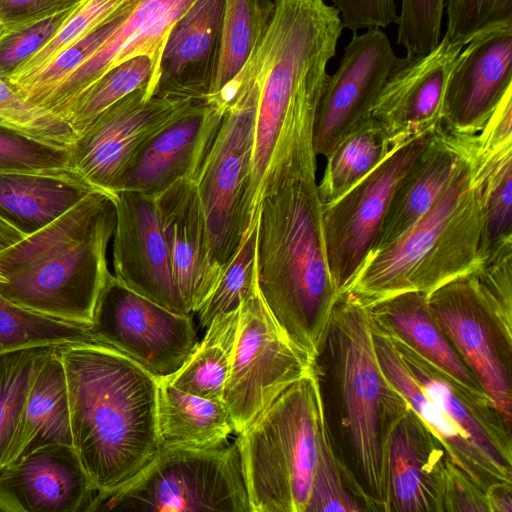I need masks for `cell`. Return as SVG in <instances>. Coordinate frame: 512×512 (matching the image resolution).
Wrapping results in <instances>:
<instances>
[{
  "label": "cell",
  "mask_w": 512,
  "mask_h": 512,
  "mask_svg": "<svg viewBox=\"0 0 512 512\" xmlns=\"http://www.w3.org/2000/svg\"><path fill=\"white\" fill-rule=\"evenodd\" d=\"M399 58L381 29L354 33L337 70L329 75L317 110L313 141L327 158L343 138L370 117Z\"/></svg>",
  "instance_id": "cell-14"
},
{
  "label": "cell",
  "mask_w": 512,
  "mask_h": 512,
  "mask_svg": "<svg viewBox=\"0 0 512 512\" xmlns=\"http://www.w3.org/2000/svg\"><path fill=\"white\" fill-rule=\"evenodd\" d=\"M157 425L160 448H217L234 432L223 400L181 391L164 378L158 381Z\"/></svg>",
  "instance_id": "cell-30"
},
{
  "label": "cell",
  "mask_w": 512,
  "mask_h": 512,
  "mask_svg": "<svg viewBox=\"0 0 512 512\" xmlns=\"http://www.w3.org/2000/svg\"><path fill=\"white\" fill-rule=\"evenodd\" d=\"M127 1L86 0L67 17L49 43L17 69L7 80L22 77L39 69L60 51L102 24Z\"/></svg>",
  "instance_id": "cell-44"
},
{
  "label": "cell",
  "mask_w": 512,
  "mask_h": 512,
  "mask_svg": "<svg viewBox=\"0 0 512 512\" xmlns=\"http://www.w3.org/2000/svg\"><path fill=\"white\" fill-rule=\"evenodd\" d=\"M6 31L5 27L3 26V24L1 23L0 21V36Z\"/></svg>",
  "instance_id": "cell-54"
},
{
  "label": "cell",
  "mask_w": 512,
  "mask_h": 512,
  "mask_svg": "<svg viewBox=\"0 0 512 512\" xmlns=\"http://www.w3.org/2000/svg\"><path fill=\"white\" fill-rule=\"evenodd\" d=\"M256 237L255 216L239 249L224 267L216 285L196 311L201 327L207 328L216 316L240 308L258 287Z\"/></svg>",
  "instance_id": "cell-40"
},
{
  "label": "cell",
  "mask_w": 512,
  "mask_h": 512,
  "mask_svg": "<svg viewBox=\"0 0 512 512\" xmlns=\"http://www.w3.org/2000/svg\"><path fill=\"white\" fill-rule=\"evenodd\" d=\"M450 461L442 442L410 407L386 446L385 512H442Z\"/></svg>",
  "instance_id": "cell-19"
},
{
  "label": "cell",
  "mask_w": 512,
  "mask_h": 512,
  "mask_svg": "<svg viewBox=\"0 0 512 512\" xmlns=\"http://www.w3.org/2000/svg\"><path fill=\"white\" fill-rule=\"evenodd\" d=\"M89 332L156 377L175 373L198 343L191 315L169 311L111 273L98 297Z\"/></svg>",
  "instance_id": "cell-11"
},
{
  "label": "cell",
  "mask_w": 512,
  "mask_h": 512,
  "mask_svg": "<svg viewBox=\"0 0 512 512\" xmlns=\"http://www.w3.org/2000/svg\"><path fill=\"white\" fill-rule=\"evenodd\" d=\"M240 308L216 316L184 364L164 378L175 388L199 397L222 400L236 343Z\"/></svg>",
  "instance_id": "cell-33"
},
{
  "label": "cell",
  "mask_w": 512,
  "mask_h": 512,
  "mask_svg": "<svg viewBox=\"0 0 512 512\" xmlns=\"http://www.w3.org/2000/svg\"><path fill=\"white\" fill-rule=\"evenodd\" d=\"M225 0H197L171 27L151 96L208 101L216 76Z\"/></svg>",
  "instance_id": "cell-20"
},
{
  "label": "cell",
  "mask_w": 512,
  "mask_h": 512,
  "mask_svg": "<svg viewBox=\"0 0 512 512\" xmlns=\"http://www.w3.org/2000/svg\"><path fill=\"white\" fill-rule=\"evenodd\" d=\"M73 447L96 491L134 480L160 450L159 378L100 342L59 347Z\"/></svg>",
  "instance_id": "cell-3"
},
{
  "label": "cell",
  "mask_w": 512,
  "mask_h": 512,
  "mask_svg": "<svg viewBox=\"0 0 512 512\" xmlns=\"http://www.w3.org/2000/svg\"><path fill=\"white\" fill-rule=\"evenodd\" d=\"M432 131L391 150L350 190L323 205L326 260L339 293L350 284L372 252L395 189Z\"/></svg>",
  "instance_id": "cell-10"
},
{
  "label": "cell",
  "mask_w": 512,
  "mask_h": 512,
  "mask_svg": "<svg viewBox=\"0 0 512 512\" xmlns=\"http://www.w3.org/2000/svg\"><path fill=\"white\" fill-rule=\"evenodd\" d=\"M445 35L462 46L490 31L512 26V0H446Z\"/></svg>",
  "instance_id": "cell-43"
},
{
  "label": "cell",
  "mask_w": 512,
  "mask_h": 512,
  "mask_svg": "<svg viewBox=\"0 0 512 512\" xmlns=\"http://www.w3.org/2000/svg\"><path fill=\"white\" fill-rule=\"evenodd\" d=\"M86 342H99L88 327L33 312L0 294V356L28 348H59Z\"/></svg>",
  "instance_id": "cell-37"
},
{
  "label": "cell",
  "mask_w": 512,
  "mask_h": 512,
  "mask_svg": "<svg viewBox=\"0 0 512 512\" xmlns=\"http://www.w3.org/2000/svg\"><path fill=\"white\" fill-rule=\"evenodd\" d=\"M69 148L46 144L0 126V173L69 169Z\"/></svg>",
  "instance_id": "cell-46"
},
{
  "label": "cell",
  "mask_w": 512,
  "mask_h": 512,
  "mask_svg": "<svg viewBox=\"0 0 512 512\" xmlns=\"http://www.w3.org/2000/svg\"><path fill=\"white\" fill-rule=\"evenodd\" d=\"M193 101L150 96L141 87L96 118L69 147V169L93 188L115 196L124 173L150 139Z\"/></svg>",
  "instance_id": "cell-13"
},
{
  "label": "cell",
  "mask_w": 512,
  "mask_h": 512,
  "mask_svg": "<svg viewBox=\"0 0 512 512\" xmlns=\"http://www.w3.org/2000/svg\"><path fill=\"white\" fill-rule=\"evenodd\" d=\"M158 64L156 57L139 55L110 68L82 92L63 119L78 136L101 112L134 90L148 87L151 96Z\"/></svg>",
  "instance_id": "cell-36"
},
{
  "label": "cell",
  "mask_w": 512,
  "mask_h": 512,
  "mask_svg": "<svg viewBox=\"0 0 512 512\" xmlns=\"http://www.w3.org/2000/svg\"><path fill=\"white\" fill-rule=\"evenodd\" d=\"M339 11L343 27L353 33L381 29L398 21L395 0H331Z\"/></svg>",
  "instance_id": "cell-48"
},
{
  "label": "cell",
  "mask_w": 512,
  "mask_h": 512,
  "mask_svg": "<svg viewBox=\"0 0 512 512\" xmlns=\"http://www.w3.org/2000/svg\"><path fill=\"white\" fill-rule=\"evenodd\" d=\"M259 91L252 57L194 179L207 224L210 262L219 275L256 216L253 157Z\"/></svg>",
  "instance_id": "cell-6"
},
{
  "label": "cell",
  "mask_w": 512,
  "mask_h": 512,
  "mask_svg": "<svg viewBox=\"0 0 512 512\" xmlns=\"http://www.w3.org/2000/svg\"><path fill=\"white\" fill-rule=\"evenodd\" d=\"M463 47L444 34L428 54L400 59L370 114L391 150L442 123L447 81Z\"/></svg>",
  "instance_id": "cell-15"
},
{
  "label": "cell",
  "mask_w": 512,
  "mask_h": 512,
  "mask_svg": "<svg viewBox=\"0 0 512 512\" xmlns=\"http://www.w3.org/2000/svg\"><path fill=\"white\" fill-rule=\"evenodd\" d=\"M49 348H28L0 356V472L6 465L35 373Z\"/></svg>",
  "instance_id": "cell-38"
},
{
  "label": "cell",
  "mask_w": 512,
  "mask_h": 512,
  "mask_svg": "<svg viewBox=\"0 0 512 512\" xmlns=\"http://www.w3.org/2000/svg\"><path fill=\"white\" fill-rule=\"evenodd\" d=\"M252 512L235 443L211 449L160 448L130 483L96 491L87 512Z\"/></svg>",
  "instance_id": "cell-7"
},
{
  "label": "cell",
  "mask_w": 512,
  "mask_h": 512,
  "mask_svg": "<svg viewBox=\"0 0 512 512\" xmlns=\"http://www.w3.org/2000/svg\"><path fill=\"white\" fill-rule=\"evenodd\" d=\"M489 512H512V482H497L486 491Z\"/></svg>",
  "instance_id": "cell-52"
},
{
  "label": "cell",
  "mask_w": 512,
  "mask_h": 512,
  "mask_svg": "<svg viewBox=\"0 0 512 512\" xmlns=\"http://www.w3.org/2000/svg\"><path fill=\"white\" fill-rule=\"evenodd\" d=\"M0 126L57 147L69 148L77 138L58 115L26 100L0 77Z\"/></svg>",
  "instance_id": "cell-41"
},
{
  "label": "cell",
  "mask_w": 512,
  "mask_h": 512,
  "mask_svg": "<svg viewBox=\"0 0 512 512\" xmlns=\"http://www.w3.org/2000/svg\"><path fill=\"white\" fill-rule=\"evenodd\" d=\"M428 303L454 349L512 430V308L499 303L475 271L435 289Z\"/></svg>",
  "instance_id": "cell-8"
},
{
  "label": "cell",
  "mask_w": 512,
  "mask_h": 512,
  "mask_svg": "<svg viewBox=\"0 0 512 512\" xmlns=\"http://www.w3.org/2000/svg\"><path fill=\"white\" fill-rule=\"evenodd\" d=\"M94 190L70 169L0 173V217L29 236Z\"/></svg>",
  "instance_id": "cell-28"
},
{
  "label": "cell",
  "mask_w": 512,
  "mask_h": 512,
  "mask_svg": "<svg viewBox=\"0 0 512 512\" xmlns=\"http://www.w3.org/2000/svg\"><path fill=\"white\" fill-rule=\"evenodd\" d=\"M446 0H401L398 14L397 44L406 58L426 55L441 39V24Z\"/></svg>",
  "instance_id": "cell-45"
},
{
  "label": "cell",
  "mask_w": 512,
  "mask_h": 512,
  "mask_svg": "<svg viewBox=\"0 0 512 512\" xmlns=\"http://www.w3.org/2000/svg\"><path fill=\"white\" fill-rule=\"evenodd\" d=\"M367 309L373 328L402 341L466 387L485 392L433 315L427 294L406 292Z\"/></svg>",
  "instance_id": "cell-27"
},
{
  "label": "cell",
  "mask_w": 512,
  "mask_h": 512,
  "mask_svg": "<svg viewBox=\"0 0 512 512\" xmlns=\"http://www.w3.org/2000/svg\"><path fill=\"white\" fill-rule=\"evenodd\" d=\"M311 369V357L284 333L257 287L240 306L237 338L222 398L234 432H242Z\"/></svg>",
  "instance_id": "cell-9"
},
{
  "label": "cell",
  "mask_w": 512,
  "mask_h": 512,
  "mask_svg": "<svg viewBox=\"0 0 512 512\" xmlns=\"http://www.w3.org/2000/svg\"><path fill=\"white\" fill-rule=\"evenodd\" d=\"M115 220L114 196L94 190L44 228L0 252V273L5 277L68 249Z\"/></svg>",
  "instance_id": "cell-31"
},
{
  "label": "cell",
  "mask_w": 512,
  "mask_h": 512,
  "mask_svg": "<svg viewBox=\"0 0 512 512\" xmlns=\"http://www.w3.org/2000/svg\"><path fill=\"white\" fill-rule=\"evenodd\" d=\"M86 0H0V21L6 31L77 8Z\"/></svg>",
  "instance_id": "cell-50"
},
{
  "label": "cell",
  "mask_w": 512,
  "mask_h": 512,
  "mask_svg": "<svg viewBox=\"0 0 512 512\" xmlns=\"http://www.w3.org/2000/svg\"><path fill=\"white\" fill-rule=\"evenodd\" d=\"M26 236L0 217V252L13 246Z\"/></svg>",
  "instance_id": "cell-53"
},
{
  "label": "cell",
  "mask_w": 512,
  "mask_h": 512,
  "mask_svg": "<svg viewBox=\"0 0 512 512\" xmlns=\"http://www.w3.org/2000/svg\"><path fill=\"white\" fill-rule=\"evenodd\" d=\"M114 202V276L169 311L188 315L160 228L155 196L120 191Z\"/></svg>",
  "instance_id": "cell-16"
},
{
  "label": "cell",
  "mask_w": 512,
  "mask_h": 512,
  "mask_svg": "<svg viewBox=\"0 0 512 512\" xmlns=\"http://www.w3.org/2000/svg\"><path fill=\"white\" fill-rule=\"evenodd\" d=\"M490 154L477 146L475 135L472 147L428 211L373 252L343 291L369 307L406 292L429 295L450 280L476 271Z\"/></svg>",
  "instance_id": "cell-4"
},
{
  "label": "cell",
  "mask_w": 512,
  "mask_h": 512,
  "mask_svg": "<svg viewBox=\"0 0 512 512\" xmlns=\"http://www.w3.org/2000/svg\"><path fill=\"white\" fill-rule=\"evenodd\" d=\"M480 148L494 151L512 144V87L507 90L483 128L476 134Z\"/></svg>",
  "instance_id": "cell-51"
},
{
  "label": "cell",
  "mask_w": 512,
  "mask_h": 512,
  "mask_svg": "<svg viewBox=\"0 0 512 512\" xmlns=\"http://www.w3.org/2000/svg\"><path fill=\"white\" fill-rule=\"evenodd\" d=\"M52 444L73 446L67 379L57 347L49 348L35 373L5 467Z\"/></svg>",
  "instance_id": "cell-29"
},
{
  "label": "cell",
  "mask_w": 512,
  "mask_h": 512,
  "mask_svg": "<svg viewBox=\"0 0 512 512\" xmlns=\"http://www.w3.org/2000/svg\"><path fill=\"white\" fill-rule=\"evenodd\" d=\"M223 112L211 102L193 101L150 139L124 173L116 193L155 196L183 177L195 179Z\"/></svg>",
  "instance_id": "cell-21"
},
{
  "label": "cell",
  "mask_w": 512,
  "mask_h": 512,
  "mask_svg": "<svg viewBox=\"0 0 512 512\" xmlns=\"http://www.w3.org/2000/svg\"><path fill=\"white\" fill-rule=\"evenodd\" d=\"M138 1L128 0L102 24L60 51L39 69L7 81L26 100L42 107L55 90L121 26Z\"/></svg>",
  "instance_id": "cell-35"
},
{
  "label": "cell",
  "mask_w": 512,
  "mask_h": 512,
  "mask_svg": "<svg viewBox=\"0 0 512 512\" xmlns=\"http://www.w3.org/2000/svg\"><path fill=\"white\" fill-rule=\"evenodd\" d=\"M442 512H489L485 491L453 461L447 468Z\"/></svg>",
  "instance_id": "cell-49"
},
{
  "label": "cell",
  "mask_w": 512,
  "mask_h": 512,
  "mask_svg": "<svg viewBox=\"0 0 512 512\" xmlns=\"http://www.w3.org/2000/svg\"><path fill=\"white\" fill-rule=\"evenodd\" d=\"M116 220L91 237L5 275L0 294L33 312L89 327L110 274L106 250Z\"/></svg>",
  "instance_id": "cell-12"
},
{
  "label": "cell",
  "mask_w": 512,
  "mask_h": 512,
  "mask_svg": "<svg viewBox=\"0 0 512 512\" xmlns=\"http://www.w3.org/2000/svg\"><path fill=\"white\" fill-rule=\"evenodd\" d=\"M391 151L381 127L369 117L347 134L326 158L319 194L329 204L357 184Z\"/></svg>",
  "instance_id": "cell-34"
},
{
  "label": "cell",
  "mask_w": 512,
  "mask_h": 512,
  "mask_svg": "<svg viewBox=\"0 0 512 512\" xmlns=\"http://www.w3.org/2000/svg\"><path fill=\"white\" fill-rule=\"evenodd\" d=\"M196 1L139 0L121 26L55 90L42 107L63 119L82 92L110 68L139 55L160 60L171 27Z\"/></svg>",
  "instance_id": "cell-23"
},
{
  "label": "cell",
  "mask_w": 512,
  "mask_h": 512,
  "mask_svg": "<svg viewBox=\"0 0 512 512\" xmlns=\"http://www.w3.org/2000/svg\"><path fill=\"white\" fill-rule=\"evenodd\" d=\"M321 408L311 369L234 442L252 512H306L315 475Z\"/></svg>",
  "instance_id": "cell-5"
},
{
  "label": "cell",
  "mask_w": 512,
  "mask_h": 512,
  "mask_svg": "<svg viewBox=\"0 0 512 512\" xmlns=\"http://www.w3.org/2000/svg\"><path fill=\"white\" fill-rule=\"evenodd\" d=\"M6 281V278L0 273V282L3 283Z\"/></svg>",
  "instance_id": "cell-55"
},
{
  "label": "cell",
  "mask_w": 512,
  "mask_h": 512,
  "mask_svg": "<svg viewBox=\"0 0 512 512\" xmlns=\"http://www.w3.org/2000/svg\"><path fill=\"white\" fill-rule=\"evenodd\" d=\"M371 328L383 373L439 438L449 458L485 493L494 483L512 482V471L495 463L471 440L413 378L390 338Z\"/></svg>",
  "instance_id": "cell-26"
},
{
  "label": "cell",
  "mask_w": 512,
  "mask_h": 512,
  "mask_svg": "<svg viewBox=\"0 0 512 512\" xmlns=\"http://www.w3.org/2000/svg\"><path fill=\"white\" fill-rule=\"evenodd\" d=\"M160 228L186 313H196L219 274L209 256L207 224L196 182L183 177L155 195Z\"/></svg>",
  "instance_id": "cell-22"
},
{
  "label": "cell",
  "mask_w": 512,
  "mask_h": 512,
  "mask_svg": "<svg viewBox=\"0 0 512 512\" xmlns=\"http://www.w3.org/2000/svg\"><path fill=\"white\" fill-rule=\"evenodd\" d=\"M306 512H366L346 481L330 444L322 414L318 459Z\"/></svg>",
  "instance_id": "cell-42"
},
{
  "label": "cell",
  "mask_w": 512,
  "mask_h": 512,
  "mask_svg": "<svg viewBox=\"0 0 512 512\" xmlns=\"http://www.w3.org/2000/svg\"><path fill=\"white\" fill-rule=\"evenodd\" d=\"M75 9L5 31L0 36V77L7 80L46 46Z\"/></svg>",
  "instance_id": "cell-47"
},
{
  "label": "cell",
  "mask_w": 512,
  "mask_h": 512,
  "mask_svg": "<svg viewBox=\"0 0 512 512\" xmlns=\"http://www.w3.org/2000/svg\"><path fill=\"white\" fill-rule=\"evenodd\" d=\"M96 490L73 446L41 447L0 472V512H87Z\"/></svg>",
  "instance_id": "cell-18"
},
{
  "label": "cell",
  "mask_w": 512,
  "mask_h": 512,
  "mask_svg": "<svg viewBox=\"0 0 512 512\" xmlns=\"http://www.w3.org/2000/svg\"><path fill=\"white\" fill-rule=\"evenodd\" d=\"M388 337L424 391L485 454L504 469L512 471V430L507 427L491 398L485 392L461 384L402 341Z\"/></svg>",
  "instance_id": "cell-24"
},
{
  "label": "cell",
  "mask_w": 512,
  "mask_h": 512,
  "mask_svg": "<svg viewBox=\"0 0 512 512\" xmlns=\"http://www.w3.org/2000/svg\"><path fill=\"white\" fill-rule=\"evenodd\" d=\"M323 90L290 106L256 201L260 294L288 338L313 358L338 297L325 253L314 122Z\"/></svg>",
  "instance_id": "cell-1"
},
{
  "label": "cell",
  "mask_w": 512,
  "mask_h": 512,
  "mask_svg": "<svg viewBox=\"0 0 512 512\" xmlns=\"http://www.w3.org/2000/svg\"><path fill=\"white\" fill-rule=\"evenodd\" d=\"M274 0H225L219 61L208 102L223 111L239 89L240 77L270 26Z\"/></svg>",
  "instance_id": "cell-32"
},
{
  "label": "cell",
  "mask_w": 512,
  "mask_h": 512,
  "mask_svg": "<svg viewBox=\"0 0 512 512\" xmlns=\"http://www.w3.org/2000/svg\"><path fill=\"white\" fill-rule=\"evenodd\" d=\"M323 423L366 512H385L389 435L410 405L383 373L367 307L342 291L312 359Z\"/></svg>",
  "instance_id": "cell-2"
},
{
  "label": "cell",
  "mask_w": 512,
  "mask_h": 512,
  "mask_svg": "<svg viewBox=\"0 0 512 512\" xmlns=\"http://www.w3.org/2000/svg\"><path fill=\"white\" fill-rule=\"evenodd\" d=\"M512 242V144L492 151L486 174L480 264Z\"/></svg>",
  "instance_id": "cell-39"
},
{
  "label": "cell",
  "mask_w": 512,
  "mask_h": 512,
  "mask_svg": "<svg viewBox=\"0 0 512 512\" xmlns=\"http://www.w3.org/2000/svg\"><path fill=\"white\" fill-rule=\"evenodd\" d=\"M449 75L442 124L475 135L512 87V26L485 33L466 44Z\"/></svg>",
  "instance_id": "cell-17"
},
{
  "label": "cell",
  "mask_w": 512,
  "mask_h": 512,
  "mask_svg": "<svg viewBox=\"0 0 512 512\" xmlns=\"http://www.w3.org/2000/svg\"><path fill=\"white\" fill-rule=\"evenodd\" d=\"M475 135L454 133L442 123L433 129L398 183L370 255L399 237L428 211L472 147Z\"/></svg>",
  "instance_id": "cell-25"
}]
</instances>
